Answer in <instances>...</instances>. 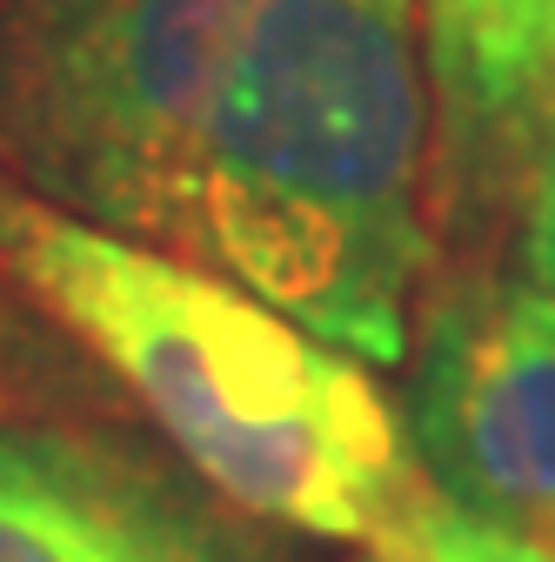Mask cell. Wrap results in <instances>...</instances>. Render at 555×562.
<instances>
[{"label": "cell", "instance_id": "obj_1", "mask_svg": "<svg viewBox=\"0 0 555 562\" xmlns=\"http://www.w3.org/2000/svg\"><path fill=\"white\" fill-rule=\"evenodd\" d=\"M0 289L114 382L222 509L415 562L429 475L369 362L241 281L0 181Z\"/></svg>", "mask_w": 555, "mask_h": 562}, {"label": "cell", "instance_id": "obj_2", "mask_svg": "<svg viewBox=\"0 0 555 562\" xmlns=\"http://www.w3.org/2000/svg\"><path fill=\"white\" fill-rule=\"evenodd\" d=\"M422 0H241L194 155V261L369 369L435 268Z\"/></svg>", "mask_w": 555, "mask_h": 562}, {"label": "cell", "instance_id": "obj_3", "mask_svg": "<svg viewBox=\"0 0 555 562\" xmlns=\"http://www.w3.org/2000/svg\"><path fill=\"white\" fill-rule=\"evenodd\" d=\"M241 0H0V181L194 261V155Z\"/></svg>", "mask_w": 555, "mask_h": 562}, {"label": "cell", "instance_id": "obj_4", "mask_svg": "<svg viewBox=\"0 0 555 562\" xmlns=\"http://www.w3.org/2000/svg\"><path fill=\"white\" fill-rule=\"evenodd\" d=\"M401 429L442 503L555 549V302L502 261L435 268Z\"/></svg>", "mask_w": 555, "mask_h": 562}, {"label": "cell", "instance_id": "obj_5", "mask_svg": "<svg viewBox=\"0 0 555 562\" xmlns=\"http://www.w3.org/2000/svg\"><path fill=\"white\" fill-rule=\"evenodd\" d=\"M228 516L127 422H0V562H181Z\"/></svg>", "mask_w": 555, "mask_h": 562}, {"label": "cell", "instance_id": "obj_6", "mask_svg": "<svg viewBox=\"0 0 555 562\" xmlns=\"http://www.w3.org/2000/svg\"><path fill=\"white\" fill-rule=\"evenodd\" d=\"M0 422H134L114 382L0 289Z\"/></svg>", "mask_w": 555, "mask_h": 562}, {"label": "cell", "instance_id": "obj_7", "mask_svg": "<svg viewBox=\"0 0 555 562\" xmlns=\"http://www.w3.org/2000/svg\"><path fill=\"white\" fill-rule=\"evenodd\" d=\"M415 562H555V549L535 542V536L482 522V516L442 503L429 488V509L415 522Z\"/></svg>", "mask_w": 555, "mask_h": 562}, {"label": "cell", "instance_id": "obj_8", "mask_svg": "<svg viewBox=\"0 0 555 562\" xmlns=\"http://www.w3.org/2000/svg\"><path fill=\"white\" fill-rule=\"evenodd\" d=\"M509 268L529 281L535 295L555 302V134L522 188V207H516V228H509Z\"/></svg>", "mask_w": 555, "mask_h": 562}, {"label": "cell", "instance_id": "obj_9", "mask_svg": "<svg viewBox=\"0 0 555 562\" xmlns=\"http://www.w3.org/2000/svg\"><path fill=\"white\" fill-rule=\"evenodd\" d=\"M482 14H489V27L522 54L535 60L542 75L555 81V0H475Z\"/></svg>", "mask_w": 555, "mask_h": 562}, {"label": "cell", "instance_id": "obj_10", "mask_svg": "<svg viewBox=\"0 0 555 562\" xmlns=\"http://www.w3.org/2000/svg\"><path fill=\"white\" fill-rule=\"evenodd\" d=\"M181 562H274V549H268V542H254L241 522H222L215 536H207L201 549H188Z\"/></svg>", "mask_w": 555, "mask_h": 562}, {"label": "cell", "instance_id": "obj_11", "mask_svg": "<svg viewBox=\"0 0 555 562\" xmlns=\"http://www.w3.org/2000/svg\"><path fill=\"white\" fill-rule=\"evenodd\" d=\"M362 562H375V555H362Z\"/></svg>", "mask_w": 555, "mask_h": 562}]
</instances>
